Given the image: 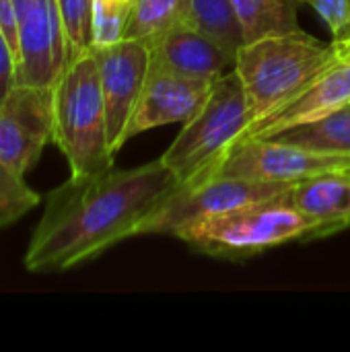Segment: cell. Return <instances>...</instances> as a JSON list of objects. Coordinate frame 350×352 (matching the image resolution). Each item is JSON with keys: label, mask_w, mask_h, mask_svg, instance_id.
Returning a JSON list of instances; mask_svg holds the SVG:
<instances>
[{"label": "cell", "mask_w": 350, "mask_h": 352, "mask_svg": "<svg viewBox=\"0 0 350 352\" xmlns=\"http://www.w3.org/2000/svg\"><path fill=\"white\" fill-rule=\"evenodd\" d=\"M179 186L161 159L130 167L70 175L47 192L43 217L27 245L29 272H64L136 237L155 206Z\"/></svg>", "instance_id": "obj_1"}, {"label": "cell", "mask_w": 350, "mask_h": 352, "mask_svg": "<svg viewBox=\"0 0 350 352\" xmlns=\"http://www.w3.org/2000/svg\"><path fill=\"white\" fill-rule=\"evenodd\" d=\"M340 52L342 41H322L303 29L243 43L233 70L245 93L250 126L295 99Z\"/></svg>", "instance_id": "obj_2"}, {"label": "cell", "mask_w": 350, "mask_h": 352, "mask_svg": "<svg viewBox=\"0 0 350 352\" xmlns=\"http://www.w3.org/2000/svg\"><path fill=\"white\" fill-rule=\"evenodd\" d=\"M54 144L68 161L70 175L113 167L107 113L93 47L68 62L54 85Z\"/></svg>", "instance_id": "obj_3"}, {"label": "cell", "mask_w": 350, "mask_h": 352, "mask_svg": "<svg viewBox=\"0 0 350 352\" xmlns=\"http://www.w3.org/2000/svg\"><path fill=\"white\" fill-rule=\"evenodd\" d=\"M281 194L190 223L173 237L219 260H245L291 241L314 239V221L285 202Z\"/></svg>", "instance_id": "obj_4"}, {"label": "cell", "mask_w": 350, "mask_h": 352, "mask_svg": "<svg viewBox=\"0 0 350 352\" xmlns=\"http://www.w3.org/2000/svg\"><path fill=\"white\" fill-rule=\"evenodd\" d=\"M250 126L245 93L235 70L221 76L202 107L159 157L179 184L212 175Z\"/></svg>", "instance_id": "obj_5"}, {"label": "cell", "mask_w": 350, "mask_h": 352, "mask_svg": "<svg viewBox=\"0 0 350 352\" xmlns=\"http://www.w3.org/2000/svg\"><path fill=\"white\" fill-rule=\"evenodd\" d=\"M291 184L258 182L212 173L194 182L179 184L171 190L155 210L144 219L136 237L142 235H175L182 227L210 219L233 208L268 200L285 192Z\"/></svg>", "instance_id": "obj_6"}, {"label": "cell", "mask_w": 350, "mask_h": 352, "mask_svg": "<svg viewBox=\"0 0 350 352\" xmlns=\"http://www.w3.org/2000/svg\"><path fill=\"white\" fill-rule=\"evenodd\" d=\"M347 169H350V155L311 151L283 138H248L225 155L215 173L295 184L320 173Z\"/></svg>", "instance_id": "obj_7"}, {"label": "cell", "mask_w": 350, "mask_h": 352, "mask_svg": "<svg viewBox=\"0 0 350 352\" xmlns=\"http://www.w3.org/2000/svg\"><path fill=\"white\" fill-rule=\"evenodd\" d=\"M54 142V87L14 85L0 99V163L27 175Z\"/></svg>", "instance_id": "obj_8"}, {"label": "cell", "mask_w": 350, "mask_h": 352, "mask_svg": "<svg viewBox=\"0 0 350 352\" xmlns=\"http://www.w3.org/2000/svg\"><path fill=\"white\" fill-rule=\"evenodd\" d=\"M99 66L101 91L107 113V136L113 155L128 142L126 130L146 85L151 47L142 39L124 37L116 43L93 47Z\"/></svg>", "instance_id": "obj_9"}, {"label": "cell", "mask_w": 350, "mask_h": 352, "mask_svg": "<svg viewBox=\"0 0 350 352\" xmlns=\"http://www.w3.org/2000/svg\"><path fill=\"white\" fill-rule=\"evenodd\" d=\"M19 19L17 82L54 87L68 66V41L58 0H12Z\"/></svg>", "instance_id": "obj_10"}, {"label": "cell", "mask_w": 350, "mask_h": 352, "mask_svg": "<svg viewBox=\"0 0 350 352\" xmlns=\"http://www.w3.org/2000/svg\"><path fill=\"white\" fill-rule=\"evenodd\" d=\"M350 103V39L342 41L340 56L320 72L295 99L272 116L250 126L241 140L274 138L287 130L320 122ZM239 140V142H241Z\"/></svg>", "instance_id": "obj_11"}, {"label": "cell", "mask_w": 350, "mask_h": 352, "mask_svg": "<svg viewBox=\"0 0 350 352\" xmlns=\"http://www.w3.org/2000/svg\"><path fill=\"white\" fill-rule=\"evenodd\" d=\"M215 82L149 68L146 85L126 130V140L167 124H186L206 101Z\"/></svg>", "instance_id": "obj_12"}, {"label": "cell", "mask_w": 350, "mask_h": 352, "mask_svg": "<svg viewBox=\"0 0 350 352\" xmlns=\"http://www.w3.org/2000/svg\"><path fill=\"white\" fill-rule=\"evenodd\" d=\"M149 47L151 68L186 78L217 82L235 66V56L231 52L190 23L167 31L149 43Z\"/></svg>", "instance_id": "obj_13"}, {"label": "cell", "mask_w": 350, "mask_h": 352, "mask_svg": "<svg viewBox=\"0 0 350 352\" xmlns=\"http://www.w3.org/2000/svg\"><path fill=\"white\" fill-rule=\"evenodd\" d=\"M281 196L314 221V239L332 237L350 227V171H328L295 182Z\"/></svg>", "instance_id": "obj_14"}, {"label": "cell", "mask_w": 350, "mask_h": 352, "mask_svg": "<svg viewBox=\"0 0 350 352\" xmlns=\"http://www.w3.org/2000/svg\"><path fill=\"white\" fill-rule=\"evenodd\" d=\"M237 14L243 43L301 31L299 0H231Z\"/></svg>", "instance_id": "obj_15"}, {"label": "cell", "mask_w": 350, "mask_h": 352, "mask_svg": "<svg viewBox=\"0 0 350 352\" xmlns=\"http://www.w3.org/2000/svg\"><path fill=\"white\" fill-rule=\"evenodd\" d=\"M274 138H283L311 151L350 155V103L320 122L287 130Z\"/></svg>", "instance_id": "obj_16"}, {"label": "cell", "mask_w": 350, "mask_h": 352, "mask_svg": "<svg viewBox=\"0 0 350 352\" xmlns=\"http://www.w3.org/2000/svg\"><path fill=\"white\" fill-rule=\"evenodd\" d=\"M184 23H190V0H138L126 37L153 43Z\"/></svg>", "instance_id": "obj_17"}, {"label": "cell", "mask_w": 350, "mask_h": 352, "mask_svg": "<svg viewBox=\"0 0 350 352\" xmlns=\"http://www.w3.org/2000/svg\"><path fill=\"white\" fill-rule=\"evenodd\" d=\"M190 25L210 35L233 56L243 45L241 27L231 0H190Z\"/></svg>", "instance_id": "obj_18"}, {"label": "cell", "mask_w": 350, "mask_h": 352, "mask_svg": "<svg viewBox=\"0 0 350 352\" xmlns=\"http://www.w3.org/2000/svg\"><path fill=\"white\" fill-rule=\"evenodd\" d=\"M138 0H93V47L126 37Z\"/></svg>", "instance_id": "obj_19"}, {"label": "cell", "mask_w": 350, "mask_h": 352, "mask_svg": "<svg viewBox=\"0 0 350 352\" xmlns=\"http://www.w3.org/2000/svg\"><path fill=\"white\" fill-rule=\"evenodd\" d=\"M41 196L35 194L23 175L0 163V227L17 223L21 217L37 208Z\"/></svg>", "instance_id": "obj_20"}, {"label": "cell", "mask_w": 350, "mask_h": 352, "mask_svg": "<svg viewBox=\"0 0 350 352\" xmlns=\"http://www.w3.org/2000/svg\"><path fill=\"white\" fill-rule=\"evenodd\" d=\"M66 41L68 62L93 47V0H58Z\"/></svg>", "instance_id": "obj_21"}, {"label": "cell", "mask_w": 350, "mask_h": 352, "mask_svg": "<svg viewBox=\"0 0 350 352\" xmlns=\"http://www.w3.org/2000/svg\"><path fill=\"white\" fill-rule=\"evenodd\" d=\"M311 6L326 23L334 41L350 39V0H299Z\"/></svg>", "instance_id": "obj_22"}, {"label": "cell", "mask_w": 350, "mask_h": 352, "mask_svg": "<svg viewBox=\"0 0 350 352\" xmlns=\"http://www.w3.org/2000/svg\"><path fill=\"white\" fill-rule=\"evenodd\" d=\"M17 85V56L0 31V99Z\"/></svg>", "instance_id": "obj_23"}, {"label": "cell", "mask_w": 350, "mask_h": 352, "mask_svg": "<svg viewBox=\"0 0 350 352\" xmlns=\"http://www.w3.org/2000/svg\"><path fill=\"white\" fill-rule=\"evenodd\" d=\"M0 31L6 37L12 54L17 56V64H19V19H17V10L12 0H0Z\"/></svg>", "instance_id": "obj_24"}, {"label": "cell", "mask_w": 350, "mask_h": 352, "mask_svg": "<svg viewBox=\"0 0 350 352\" xmlns=\"http://www.w3.org/2000/svg\"><path fill=\"white\" fill-rule=\"evenodd\" d=\"M347 171H350V169H347Z\"/></svg>", "instance_id": "obj_25"}]
</instances>
